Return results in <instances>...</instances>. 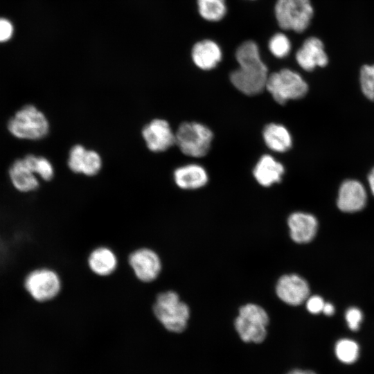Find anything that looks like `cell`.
Returning a JSON list of instances; mask_svg holds the SVG:
<instances>
[{"instance_id":"cell-2","label":"cell","mask_w":374,"mask_h":374,"mask_svg":"<svg viewBox=\"0 0 374 374\" xmlns=\"http://www.w3.org/2000/svg\"><path fill=\"white\" fill-rule=\"evenodd\" d=\"M21 287L29 299L42 304L58 296L62 282L57 271L47 266H39L26 271L21 280Z\"/></svg>"},{"instance_id":"cell-13","label":"cell","mask_w":374,"mask_h":374,"mask_svg":"<svg viewBox=\"0 0 374 374\" xmlns=\"http://www.w3.org/2000/svg\"><path fill=\"white\" fill-rule=\"evenodd\" d=\"M367 194L364 186L357 180L347 179L342 182L339 191L337 204L345 213H355L364 208Z\"/></svg>"},{"instance_id":"cell-32","label":"cell","mask_w":374,"mask_h":374,"mask_svg":"<svg viewBox=\"0 0 374 374\" xmlns=\"http://www.w3.org/2000/svg\"><path fill=\"white\" fill-rule=\"evenodd\" d=\"M287 374H317L314 371H309V370H302V369H294L292 371H290Z\"/></svg>"},{"instance_id":"cell-7","label":"cell","mask_w":374,"mask_h":374,"mask_svg":"<svg viewBox=\"0 0 374 374\" xmlns=\"http://www.w3.org/2000/svg\"><path fill=\"white\" fill-rule=\"evenodd\" d=\"M213 139L212 131L198 122H184L175 132V145L185 155L199 158L209 151Z\"/></svg>"},{"instance_id":"cell-8","label":"cell","mask_w":374,"mask_h":374,"mask_svg":"<svg viewBox=\"0 0 374 374\" xmlns=\"http://www.w3.org/2000/svg\"><path fill=\"white\" fill-rule=\"evenodd\" d=\"M274 14L281 29L302 33L310 26L314 9L310 0H276Z\"/></svg>"},{"instance_id":"cell-4","label":"cell","mask_w":374,"mask_h":374,"mask_svg":"<svg viewBox=\"0 0 374 374\" xmlns=\"http://www.w3.org/2000/svg\"><path fill=\"white\" fill-rule=\"evenodd\" d=\"M152 311L157 319L167 330L176 333L181 332L186 328L190 316L189 306L173 290L158 294Z\"/></svg>"},{"instance_id":"cell-17","label":"cell","mask_w":374,"mask_h":374,"mask_svg":"<svg viewBox=\"0 0 374 374\" xmlns=\"http://www.w3.org/2000/svg\"><path fill=\"white\" fill-rule=\"evenodd\" d=\"M191 57L197 67L208 71L214 69L221 61L222 53L220 46L213 40L206 39L196 42L191 50Z\"/></svg>"},{"instance_id":"cell-29","label":"cell","mask_w":374,"mask_h":374,"mask_svg":"<svg viewBox=\"0 0 374 374\" xmlns=\"http://www.w3.org/2000/svg\"><path fill=\"white\" fill-rule=\"evenodd\" d=\"M13 34V26L10 21L0 18V42L10 39Z\"/></svg>"},{"instance_id":"cell-1","label":"cell","mask_w":374,"mask_h":374,"mask_svg":"<svg viewBox=\"0 0 374 374\" xmlns=\"http://www.w3.org/2000/svg\"><path fill=\"white\" fill-rule=\"evenodd\" d=\"M235 59L238 68L230 73L232 84L247 96L260 93L265 89L269 73L257 44L252 40L242 42L236 49Z\"/></svg>"},{"instance_id":"cell-6","label":"cell","mask_w":374,"mask_h":374,"mask_svg":"<svg viewBox=\"0 0 374 374\" xmlns=\"http://www.w3.org/2000/svg\"><path fill=\"white\" fill-rule=\"evenodd\" d=\"M265 89L280 105L303 98L308 85L303 77L290 69H282L269 75Z\"/></svg>"},{"instance_id":"cell-11","label":"cell","mask_w":374,"mask_h":374,"mask_svg":"<svg viewBox=\"0 0 374 374\" xmlns=\"http://www.w3.org/2000/svg\"><path fill=\"white\" fill-rule=\"evenodd\" d=\"M277 296L289 305L296 306L310 296V286L305 279L296 274L281 276L276 285Z\"/></svg>"},{"instance_id":"cell-12","label":"cell","mask_w":374,"mask_h":374,"mask_svg":"<svg viewBox=\"0 0 374 374\" xmlns=\"http://www.w3.org/2000/svg\"><path fill=\"white\" fill-rule=\"evenodd\" d=\"M67 166L74 173L93 177L100 171L103 159L97 151L76 144L69 150Z\"/></svg>"},{"instance_id":"cell-10","label":"cell","mask_w":374,"mask_h":374,"mask_svg":"<svg viewBox=\"0 0 374 374\" xmlns=\"http://www.w3.org/2000/svg\"><path fill=\"white\" fill-rule=\"evenodd\" d=\"M141 136L148 149L155 153L165 152L175 144V132L162 118L152 119L144 125Z\"/></svg>"},{"instance_id":"cell-19","label":"cell","mask_w":374,"mask_h":374,"mask_svg":"<svg viewBox=\"0 0 374 374\" xmlns=\"http://www.w3.org/2000/svg\"><path fill=\"white\" fill-rule=\"evenodd\" d=\"M87 265L91 271L96 276L107 277L116 270L118 260L111 248L100 246L90 252L87 258Z\"/></svg>"},{"instance_id":"cell-25","label":"cell","mask_w":374,"mask_h":374,"mask_svg":"<svg viewBox=\"0 0 374 374\" xmlns=\"http://www.w3.org/2000/svg\"><path fill=\"white\" fill-rule=\"evenodd\" d=\"M268 48L274 56L277 58H283L291 51V42L285 34L277 33L270 38Z\"/></svg>"},{"instance_id":"cell-21","label":"cell","mask_w":374,"mask_h":374,"mask_svg":"<svg viewBox=\"0 0 374 374\" xmlns=\"http://www.w3.org/2000/svg\"><path fill=\"white\" fill-rule=\"evenodd\" d=\"M262 137L267 148L274 152H285L292 145L290 132L281 124H267L263 129Z\"/></svg>"},{"instance_id":"cell-5","label":"cell","mask_w":374,"mask_h":374,"mask_svg":"<svg viewBox=\"0 0 374 374\" xmlns=\"http://www.w3.org/2000/svg\"><path fill=\"white\" fill-rule=\"evenodd\" d=\"M269 322V315L262 307L247 303L240 308L234 326L243 341L258 344L267 337Z\"/></svg>"},{"instance_id":"cell-23","label":"cell","mask_w":374,"mask_h":374,"mask_svg":"<svg viewBox=\"0 0 374 374\" xmlns=\"http://www.w3.org/2000/svg\"><path fill=\"white\" fill-rule=\"evenodd\" d=\"M24 159L36 174V175L44 181L53 179L55 170L53 163L46 157L33 154H28L23 157Z\"/></svg>"},{"instance_id":"cell-22","label":"cell","mask_w":374,"mask_h":374,"mask_svg":"<svg viewBox=\"0 0 374 374\" xmlns=\"http://www.w3.org/2000/svg\"><path fill=\"white\" fill-rule=\"evenodd\" d=\"M198 12L205 20L219 21L226 13V0H197Z\"/></svg>"},{"instance_id":"cell-30","label":"cell","mask_w":374,"mask_h":374,"mask_svg":"<svg viewBox=\"0 0 374 374\" xmlns=\"http://www.w3.org/2000/svg\"><path fill=\"white\" fill-rule=\"evenodd\" d=\"M322 312L327 316H331L335 312V307L330 303H325Z\"/></svg>"},{"instance_id":"cell-31","label":"cell","mask_w":374,"mask_h":374,"mask_svg":"<svg viewBox=\"0 0 374 374\" xmlns=\"http://www.w3.org/2000/svg\"><path fill=\"white\" fill-rule=\"evenodd\" d=\"M368 181L370 186L371 191L374 195V167L370 171L368 176Z\"/></svg>"},{"instance_id":"cell-24","label":"cell","mask_w":374,"mask_h":374,"mask_svg":"<svg viewBox=\"0 0 374 374\" xmlns=\"http://www.w3.org/2000/svg\"><path fill=\"white\" fill-rule=\"evenodd\" d=\"M335 353L337 358L341 362L350 364L357 360L359 355V347L357 343L352 339H341L336 343Z\"/></svg>"},{"instance_id":"cell-18","label":"cell","mask_w":374,"mask_h":374,"mask_svg":"<svg viewBox=\"0 0 374 374\" xmlns=\"http://www.w3.org/2000/svg\"><path fill=\"white\" fill-rule=\"evenodd\" d=\"M173 179L181 189L195 190L208 183V175L201 165L189 163L177 168L173 172Z\"/></svg>"},{"instance_id":"cell-15","label":"cell","mask_w":374,"mask_h":374,"mask_svg":"<svg viewBox=\"0 0 374 374\" xmlns=\"http://www.w3.org/2000/svg\"><path fill=\"white\" fill-rule=\"evenodd\" d=\"M287 222L290 238L296 243H308L317 233L318 220L312 214L294 212L290 215Z\"/></svg>"},{"instance_id":"cell-14","label":"cell","mask_w":374,"mask_h":374,"mask_svg":"<svg viewBox=\"0 0 374 374\" xmlns=\"http://www.w3.org/2000/svg\"><path fill=\"white\" fill-rule=\"evenodd\" d=\"M295 58L301 68L306 71H313L317 67H324L328 63L324 44L316 37H310L303 42L296 53Z\"/></svg>"},{"instance_id":"cell-20","label":"cell","mask_w":374,"mask_h":374,"mask_svg":"<svg viewBox=\"0 0 374 374\" xmlns=\"http://www.w3.org/2000/svg\"><path fill=\"white\" fill-rule=\"evenodd\" d=\"M284 173L283 165L269 154L262 155L253 170L255 179L264 187L280 182Z\"/></svg>"},{"instance_id":"cell-3","label":"cell","mask_w":374,"mask_h":374,"mask_svg":"<svg viewBox=\"0 0 374 374\" xmlns=\"http://www.w3.org/2000/svg\"><path fill=\"white\" fill-rule=\"evenodd\" d=\"M7 129L17 139L39 141L48 134L50 123L42 110L29 104L21 107L9 118Z\"/></svg>"},{"instance_id":"cell-27","label":"cell","mask_w":374,"mask_h":374,"mask_svg":"<svg viewBox=\"0 0 374 374\" xmlns=\"http://www.w3.org/2000/svg\"><path fill=\"white\" fill-rule=\"evenodd\" d=\"M345 319L348 328L353 331H357L363 319L362 311L355 307L348 308L345 314Z\"/></svg>"},{"instance_id":"cell-28","label":"cell","mask_w":374,"mask_h":374,"mask_svg":"<svg viewBox=\"0 0 374 374\" xmlns=\"http://www.w3.org/2000/svg\"><path fill=\"white\" fill-rule=\"evenodd\" d=\"M325 302L317 295L309 296L306 300V308L311 314H317L323 311Z\"/></svg>"},{"instance_id":"cell-16","label":"cell","mask_w":374,"mask_h":374,"mask_svg":"<svg viewBox=\"0 0 374 374\" xmlns=\"http://www.w3.org/2000/svg\"><path fill=\"white\" fill-rule=\"evenodd\" d=\"M9 180L13 188L23 194L36 191L40 186L39 178L24 158L15 160L8 168Z\"/></svg>"},{"instance_id":"cell-9","label":"cell","mask_w":374,"mask_h":374,"mask_svg":"<svg viewBox=\"0 0 374 374\" xmlns=\"http://www.w3.org/2000/svg\"><path fill=\"white\" fill-rule=\"evenodd\" d=\"M128 263L135 277L142 283L154 281L162 270L159 255L148 247H141L133 251L129 255Z\"/></svg>"},{"instance_id":"cell-26","label":"cell","mask_w":374,"mask_h":374,"mask_svg":"<svg viewBox=\"0 0 374 374\" xmlns=\"http://www.w3.org/2000/svg\"><path fill=\"white\" fill-rule=\"evenodd\" d=\"M359 82L363 94L368 100L374 101V64L362 66Z\"/></svg>"}]
</instances>
